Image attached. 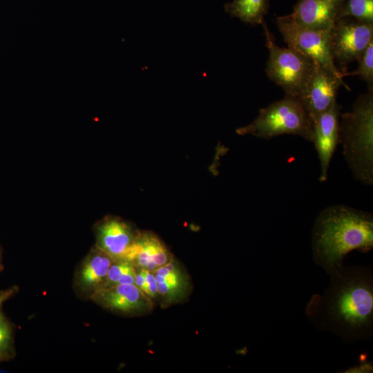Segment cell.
Wrapping results in <instances>:
<instances>
[{"label": "cell", "instance_id": "cell-1", "mask_svg": "<svg viewBox=\"0 0 373 373\" xmlns=\"http://www.w3.org/2000/svg\"><path fill=\"white\" fill-rule=\"evenodd\" d=\"M323 294H314L306 307L309 321L347 344L367 340L373 334V276L370 267L344 264L329 274Z\"/></svg>", "mask_w": 373, "mask_h": 373}, {"label": "cell", "instance_id": "cell-2", "mask_svg": "<svg viewBox=\"0 0 373 373\" xmlns=\"http://www.w3.org/2000/svg\"><path fill=\"white\" fill-rule=\"evenodd\" d=\"M312 248L314 262L329 274L350 251L373 248L372 214L341 204L326 207L314 221Z\"/></svg>", "mask_w": 373, "mask_h": 373}, {"label": "cell", "instance_id": "cell-3", "mask_svg": "<svg viewBox=\"0 0 373 373\" xmlns=\"http://www.w3.org/2000/svg\"><path fill=\"white\" fill-rule=\"evenodd\" d=\"M340 143L354 178L373 185V91L360 95L350 111L340 116Z\"/></svg>", "mask_w": 373, "mask_h": 373}, {"label": "cell", "instance_id": "cell-4", "mask_svg": "<svg viewBox=\"0 0 373 373\" xmlns=\"http://www.w3.org/2000/svg\"><path fill=\"white\" fill-rule=\"evenodd\" d=\"M236 132L264 140L295 135L312 142L313 122L298 98L285 95L261 108L252 122L237 128Z\"/></svg>", "mask_w": 373, "mask_h": 373}, {"label": "cell", "instance_id": "cell-5", "mask_svg": "<svg viewBox=\"0 0 373 373\" xmlns=\"http://www.w3.org/2000/svg\"><path fill=\"white\" fill-rule=\"evenodd\" d=\"M261 25L269 50L265 73L270 80L282 88L286 96L298 98L316 63L294 49L278 46L265 21Z\"/></svg>", "mask_w": 373, "mask_h": 373}, {"label": "cell", "instance_id": "cell-6", "mask_svg": "<svg viewBox=\"0 0 373 373\" xmlns=\"http://www.w3.org/2000/svg\"><path fill=\"white\" fill-rule=\"evenodd\" d=\"M277 27L288 47L339 75H347L336 66L330 49V30H315L298 23L289 15L276 18Z\"/></svg>", "mask_w": 373, "mask_h": 373}, {"label": "cell", "instance_id": "cell-7", "mask_svg": "<svg viewBox=\"0 0 373 373\" xmlns=\"http://www.w3.org/2000/svg\"><path fill=\"white\" fill-rule=\"evenodd\" d=\"M330 49L335 64L341 66L357 61L373 40V23L351 17L337 19L330 30Z\"/></svg>", "mask_w": 373, "mask_h": 373}, {"label": "cell", "instance_id": "cell-8", "mask_svg": "<svg viewBox=\"0 0 373 373\" xmlns=\"http://www.w3.org/2000/svg\"><path fill=\"white\" fill-rule=\"evenodd\" d=\"M343 77L316 64L305 90L298 98L313 123L337 102L339 88L345 86Z\"/></svg>", "mask_w": 373, "mask_h": 373}, {"label": "cell", "instance_id": "cell-9", "mask_svg": "<svg viewBox=\"0 0 373 373\" xmlns=\"http://www.w3.org/2000/svg\"><path fill=\"white\" fill-rule=\"evenodd\" d=\"M140 232L135 226L120 218L107 216L95 227V246L115 260H128Z\"/></svg>", "mask_w": 373, "mask_h": 373}, {"label": "cell", "instance_id": "cell-10", "mask_svg": "<svg viewBox=\"0 0 373 373\" xmlns=\"http://www.w3.org/2000/svg\"><path fill=\"white\" fill-rule=\"evenodd\" d=\"M90 298L104 309L126 316L147 315L155 304L135 284L102 288L90 294Z\"/></svg>", "mask_w": 373, "mask_h": 373}, {"label": "cell", "instance_id": "cell-11", "mask_svg": "<svg viewBox=\"0 0 373 373\" xmlns=\"http://www.w3.org/2000/svg\"><path fill=\"white\" fill-rule=\"evenodd\" d=\"M341 106L336 102L318 116L313 123L312 142L317 152L321 173L319 181L327 180L331 160L340 143Z\"/></svg>", "mask_w": 373, "mask_h": 373}, {"label": "cell", "instance_id": "cell-12", "mask_svg": "<svg viewBox=\"0 0 373 373\" xmlns=\"http://www.w3.org/2000/svg\"><path fill=\"white\" fill-rule=\"evenodd\" d=\"M159 295V302L163 308L186 300L193 286L190 276L181 264L173 258L164 265L153 271Z\"/></svg>", "mask_w": 373, "mask_h": 373}, {"label": "cell", "instance_id": "cell-13", "mask_svg": "<svg viewBox=\"0 0 373 373\" xmlns=\"http://www.w3.org/2000/svg\"><path fill=\"white\" fill-rule=\"evenodd\" d=\"M345 0H298L289 14L298 23L329 31Z\"/></svg>", "mask_w": 373, "mask_h": 373}, {"label": "cell", "instance_id": "cell-14", "mask_svg": "<svg viewBox=\"0 0 373 373\" xmlns=\"http://www.w3.org/2000/svg\"><path fill=\"white\" fill-rule=\"evenodd\" d=\"M173 256L156 234L149 231H140L128 260L137 269L153 272L158 267L166 264Z\"/></svg>", "mask_w": 373, "mask_h": 373}, {"label": "cell", "instance_id": "cell-15", "mask_svg": "<svg viewBox=\"0 0 373 373\" xmlns=\"http://www.w3.org/2000/svg\"><path fill=\"white\" fill-rule=\"evenodd\" d=\"M115 261L108 254L93 247L82 264L77 276V285L90 294L103 287L108 271Z\"/></svg>", "mask_w": 373, "mask_h": 373}, {"label": "cell", "instance_id": "cell-16", "mask_svg": "<svg viewBox=\"0 0 373 373\" xmlns=\"http://www.w3.org/2000/svg\"><path fill=\"white\" fill-rule=\"evenodd\" d=\"M269 0H233L224 10L233 17L252 26L261 25L269 9Z\"/></svg>", "mask_w": 373, "mask_h": 373}, {"label": "cell", "instance_id": "cell-17", "mask_svg": "<svg viewBox=\"0 0 373 373\" xmlns=\"http://www.w3.org/2000/svg\"><path fill=\"white\" fill-rule=\"evenodd\" d=\"M137 268L129 260H115L109 268L102 288L117 285L135 284ZM102 289V288H101Z\"/></svg>", "mask_w": 373, "mask_h": 373}, {"label": "cell", "instance_id": "cell-18", "mask_svg": "<svg viewBox=\"0 0 373 373\" xmlns=\"http://www.w3.org/2000/svg\"><path fill=\"white\" fill-rule=\"evenodd\" d=\"M344 17L373 23V0H345L336 20Z\"/></svg>", "mask_w": 373, "mask_h": 373}, {"label": "cell", "instance_id": "cell-19", "mask_svg": "<svg viewBox=\"0 0 373 373\" xmlns=\"http://www.w3.org/2000/svg\"><path fill=\"white\" fill-rule=\"evenodd\" d=\"M357 61V70L347 75H358L367 84L368 90L373 91V40L359 56Z\"/></svg>", "mask_w": 373, "mask_h": 373}, {"label": "cell", "instance_id": "cell-20", "mask_svg": "<svg viewBox=\"0 0 373 373\" xmlns=\"http://www.w3.org/2000/svg\"><path fill=\"white\" fill-rule=\"evenodd\" d=\"M12 345L11 327L0 312V358H3L10 349Z\"/></svg>", "mask_w": 373, "mask_h": 373}, {"label": "cell", "instance_id": "cell-21", "mask_svg": "<svg viewBox=\"0 0 373 373\" xmlns=\"http://www.w3.org/2000/svg\"><path fill=\"white\" fill-rule=\"evenodd\" d=\"M18 291V287L13 286L9 289L0 291V309L3 304Z\"/></svg>", "mask_w": 373, "mask_h": 373}, {"label": "cell", "instance_id": "cell-22", "mask_svg": "<svg viewBox=\"0 0 373 373\" xmlns=\"http://www.w3.org/2000/svg\"><path fill=\"white\" fill-rule=\"evenodd\" d=\"M2 268H3V267H2V265L0 263V271L2 270Z\"/></svg>", "mask_w": 373, "mask_h": 373}, {"label": "cell", "instance_id": "cell-23", "mask_svg": "<svg viewBox=\"0 0 373 373\" xmlns=\"http://www.w3.org/2000/svg\"><path fill=\"white\" fill-rule=\"evenodd\" d=\"M0 257H1V252H0Z\"/></svg>", "mask_w": 373, "mask_h": 373}]
</instances>
